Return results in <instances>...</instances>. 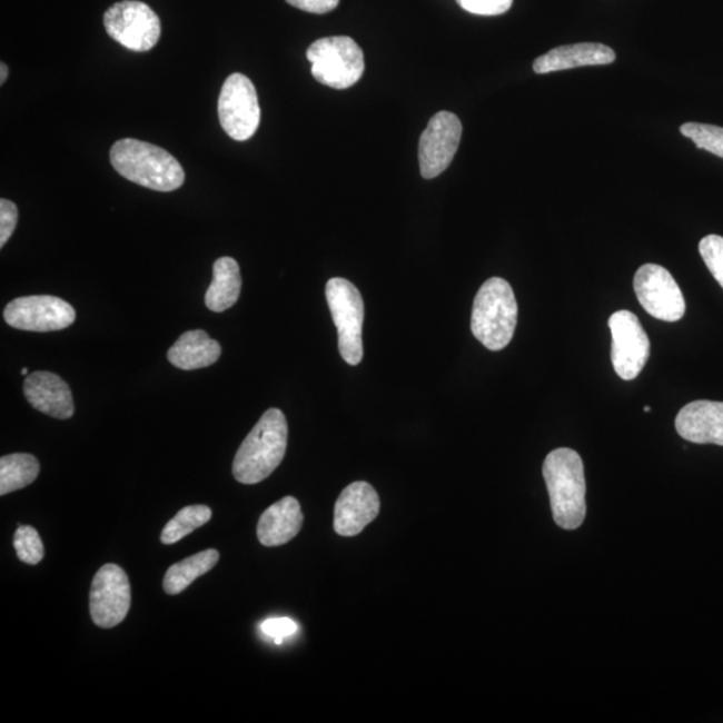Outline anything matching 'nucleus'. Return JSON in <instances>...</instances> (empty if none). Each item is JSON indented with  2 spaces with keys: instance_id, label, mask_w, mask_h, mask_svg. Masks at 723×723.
I'll return each instance as SVG.
<instances>
[{
  "instance_id": "nucleus-1",
  "label": "nucleus",
  "mask_w": 723,
  "mask_h": 723,
  "mask_svg": "<svg viewBox=\"0 0 723 723\" xmlns=\"http://www.w3.org/2000/svg\"><path fill=\"white\" fill-rule=\"evenodd\" d=\"M543 476L555 523L567 531L581 527L587 514V486L582 457L568 448L552 450L545 457Z\"/></svg>"
},
{
  "instance_id": "nucleus-2",
  "label": "nucleus",
  "mask_w": 723,
  "mask_h": 723,
  "mask_svg": "<svg viewBox=\"0 0 723 723\" xmlns=\"http://www.w3.org/2000/svg\"><path fill=\"white\" fill-rule=\"evenodd\" d=\"M111 166L125 179L157 192H172L186 181L180 162L157 145L123 138L110 149Z\"/></svg>"
},
{
  "instance_id": "nucleus-3",
  "label": "nucleus",
  "mask_w": 723,
  "mask_h": 723,
  "mask_svg": "<svg viewBox=\"0 0 723 723\" xmlns=\"http://www.w3.org/2000/svg\"><path fill=\"white\" fill-rule=\"evenodd\" d=\"M288 426L285 414L269 409L249 432L234 459L232 472L239 483L259 484L273 475L286 456Z\"/></svg>"
},
{
  "instance_id": "nucleus-4",
  "label": "nucleus",
  "mask_w": 723,
  "mask_h": 723,
  "mask_svg": "<svg viewBox=\"0 0 723 723\" xmlns=\"http://www.w3.org/2000/svg\"><path fill=\"white\" fill-rule=\"evenodd\" d=\"M514 289L502 278L486 280L478 289L472 311V333L491 351L509 345L517 325Z\"/></svg>"
},
{
  "instance_id": "nucleus-5",
  "label": "nucleus",
  "mask_w": 723,
  "mask_h": 723,
  "mask_svg": "<svg viewBox=\"0 0 723 723\" xmlns=\"http://www.w3.org/2000/svg\"><path fill=\"white\" fill-rule=\"evenodd\" d=\"M307 59L313 65L315 80L328 88H351L364 76V51L350 37L318 39L308 48Z\"/></svg>"
},
{
  "instance_id": "nucleus-6",
  "label": "nucleus",
  "mask_w": 723,
  "mask_h": 723,
  "mask_svg": "<svg viewBox=\"0 0 723 723\" xmlns=\"http://www.w3.org/2000/svg\"><path fill=\"white\" fill-rule=\"evenodd\" d=\"M326 299L334 325L337 326L341 358L346 364L357 366L364 359V341H361L364 299L351 281L341 278L327 281Z\"/></svg>"
},
{
  "instance_id": "nucleus-7",
  "label": "nucleus",
  "mask_w": 723,
  "mask_h": 723,
  "mask_svg": "<svg viewBox=\"0 0 723 723\" xmlns=\"http://www.w3.org/2000/svg\"><path fill=\"white\" fill-rule=\"evenodd\" d=\"M105 29L110 38L131 51L152 50L161 36V22L148 4L123 0L105 12Z\"/></svg>"
},
{
  "instance_id": "nucleus-8",
  "label": "nucleus",
  "mask_w": 723,
  "mask_h": 723,
  "mask_svg": "<svg viewBox=\"0 0 723 723\" xmlns=\"http://www.w3.org/2000/svg\"><path fill=\"white\" fill-rule=\"evenodd\" d=\"M221 128L236 141H247L260 123L258 93L251 80L240 72L229 76L222 85L219 105Z\"/></svg>"
},
{
  "instance_id": "nucleus-9",
  "label": "nucleus",
  "mask_w": 723,
  "mask_h": 723,
  "mask_svg": "<svg viewBox=\"0 0 723 723\" xmlns=\"http://www.w3.org/2000/svg\"><path fill=\"white\" fill-rule=\"evenodd\" d=\"M637 300L651 317L679 321L686 313V301L672 274L658 265H644L634 278Z\"/></svg>"
},
{
  "instance_id": "nucleus-10",
  "label": "nucleus",
  "mask_w": 723,
  "mask_h": 723,
  "mask_svg": "<svg viewBox=\"0 0 723 723\" xmlns=\"http://www.w3.org/2000/svg\"><path fill=\"white\" fill-rule=\"evenodd\" d=\"M463 136V123L450 111H439L420 136L418 160L420 175L430 180L449 168Z\"/></svg>"
},
{
  "instance_id": "nucleus-11",
  "label": "nucleus",
  "mask_w": 723,
  "mask_h": 723,
  "mask_svg": "<svg viewBox=\"0 0 723 723\" xmlns=\"http://www.w3.org/2000/svg\"><path fill=\"white\" fill-rule=\"evenodd\" d=\"M613 346L611 360L622 379L633 380L646 366L650 358V339L636 315L622 310L611 315L608 320Z\"/></svg>"
},
{
  "instance_id": "nucleus-12",
  "label": "nucleus",
  "mask_w": 723,
  "mask_h": 723,
  "mask_svg": "<svg viewBox=\"0 0 723 723\" xmlns=\"http://www.w3.org/2000/svg\"><path fill=\"white\" fill-rule=\"evenodd\" d=\"M131 590L127 572L116 564L98 570L90 590V616L101 628H113L127 617Z\"/></svg>"
},
{
  "instance_id": "nucleus-13",
  "label": "nucleus",
  "mask_w": 723,
  "mask_h": 723,
  "mask_svg": "<svg viewBox=\"0 0 723 723\" xmlns=\"http://www.w3.org/2000/svg\"><path fill=\"white\" fill-rule=\"evenodd\" d=\"M4 319L17 330L49 333L75 324L76 310L61 298L34 295L10 301L4 308Z\"/></svg>"
},
{
  "instance_id": "nucleus-14",
  "label": "nucleus",
  "mask_w": 723,
  "mask_h": 723,
  "mask_svg": "<svg viewBox=\"0 0 723 723\" xmlns=\"http://www.w3.org/2000/svg\"><path fill=\"white\" fill-rule=\"evenodd\" d=\"M379 508L378 493L369 483H353L340 493L335 504L334 529L339 536H357L376 521Z\"/></svg>"
},
{
  "instance_id": "nucleus-15",
  "label": "nucleus",
  "mask_w": 723,
  "mask_h": 723,
  "mask_svg": "<svg viewBox=\"0 0 723 723\" xmlns=\"http://www.w3.org/2000/svg\"><path fill=\"white\" fill-rule=\"evenodd\" d=\"M675 429L686 442L723 446V403L694 400L687 404L676 416Z\"/></svg>"
},
{
  "instance_id": "nucleus-16",
  "label": "nucleus",
  "mask_w": 723,
  "mask_h": 723,
  "mask_svg": "<svg viewBox=\"0 0 723 723\" xmlns=\"http://www.w3.org/2000/svg\"><path fill=\"white\" fill-rule=\"evenodd\" d=\"M24 397L38 412L52 418L68 419L75 414L70 387L57 374L37 372L24 380Z\"/></svg>"
},
{
  "instance_id": "nucleus-17",
  "label": "nucleus",
  "mask_w": 723,
  "mask_h": 723,
  "mask_svg": "<svg viewBox=\"0 0 723 723\" xmlns=\"http://www.w3.org/2000/svg\"><path fill=\"white\" fill-rule=\"evenodd\" d=\"M615 51L602 43H576L552 49L534 63L537 75L552 71L583 68V66H602L615 61Z\"/></svg>"
},
{
  "instance_id": "nucleus-18",
  "label": "nucleus",
  "mask_w": 723,
  "mask_h": 723,
  "mask_svg": "<svg viewBox=\"0 0 723 723\" xmlns=\"http://www.w3.org/2000/svg\"><path fill=\"white\" fill-rule=\"evenodd\" d=\"M304 525V512L297 498L288 496L273 504L261 515L258 538L265 547H279L291 542Z\"/></svg>"
},
{
  "instance_id": "nucleus-19",
  "label": "nucleus",
  "mask_w": 723,
  "mask_h": 723,
  "mask_svg": "<svg viewBox=\"0 0 723 723\" xmlns=\"http://www.w3.org/2000/svg\"><path fill=\"white\" fill-rule=\"evenodd\" d=\"M219 341L209 338L202 330L184 333L176 344L169 348L170 364L181 370H197L212 366L220 358Z\"/></svg>"
},
{
  "instance_id": "nucleus-20",
  "label": "nucleus",
  "mask_w": 723,
  "mask_h": 723,
  "mask_svg": "<svg viewBox=\"0 0 723 723\" xmlns=\"http://www.w3.org/2000/svg\"><path fill=\"white\" fill-rule=\"evenodd\" d=\"M241 293V275L238 261L232 258L217 259L214 265V280L206 294V306L210 311L222 313L238 301Z\"/></svg>"
},
{
  "instance_id": "nucleus-21",
  "label": "nucleus",
  "mask_w": 723,
  "mask_h": 723,
  "mask_svg": "<svg viewBox=\"0 0 723 723\" xmlns=\"http://www.w3.org/2000/svg\"><path fill=\"white\" fill-rule=\"evenodd\" d=\"M220 554L216 549H207L200 554L184 558L167 571L164 578V591L168 595L181 594L196 578L208 574L219 562Z\"/></svg>"
},
{
  "instance_id": "nucleus-22",
  "label": "nucleus",
  "mask_w": 723,
  "mask_h": 723,
  "mask_svg": "<svg viewBox=\"0 0 723 723\" xmlns=\"http://www.w3.org/2000/svg\"><path fill=\"white\" fill-rule=\"evenodd\" d=\"M38 475V459L28 453L0 458V495L26 488L36 482Z\"/></svg>"
},
{
  "instance_id": "nucleus-23",
  "label": "nucleus",
  "mask_w": 723,
  "mask_h": 723,
  "mask_svg": "<svg viewBox=\"0 0 723 723\" xmlns=\"http://www.w3.org/2000/svg\"><path fill=\"white\" fill-rule=\"evenodd\" d=\"M212 518V511L207 505H190L182 508L166 528L162 529L161 543L172 545L192 534Z\"/></svg>"
},
{
  "instance_id": "nucleus-24",
  "label": "nucleus",
  "mask_w": 723,
  "mask_h": 723,
  "mask_svg": "<svg viewBox=\"0 0 723 723\" xmlns=\"http://www.w3.org/2000/svg\"><path fill=\"white\" fill-rule=\"evenodd\" d=\"M681 133L692 140L696 148L723 159V128L715 125L687 122L681 127Z\"/></svg>"
},
{
  "instance_id": "nucleus-25",
  "label": "nucleus",
  "mask_w": 723,
  "mask_h": 723,
  "mask_svg": "<svg viewBox=\"0 0 723 723\" xmlns=\"http://www.w3.org/2000/svg\"><path fill=\"white\" fill-rule=\"evenodd\" d=\"M14 548L19 561L37 565L44 556L43 543L36 528L30 525H21L14 535Z\"/></svg>"
},
{
  "instance_id": "nucleus-26",
  "label": "nucleus",
  "mask_w": 723,
  "mask_h": 723,
  "mask_svg": "<svg viewBox=\"0 0 723 723\" xmlns=\"http://www.w3.org/2000/svg\"><path fill=\"white\" fill-rule=\"evenodd\" d=\"M700 254L709 271L723 288V238L719 235H709L700 242Z\"/></svg>"
},
{
  "instance_id": "nucleus-27",
  "label": "nucleus",
  "mask_w": 723,
  "mask_h": 723,
  "mask_svg": "<svg viewBox=\"0 0 723 723\" xmlns=\"http://www.w3.org/2000/svg\"><path fill=\"white\" fill-rule=\"evenodd\" d=\"M457 2L472 14L495 17L508 11L514 0H457Z\"/></svg>"
},
{
  "instance_id": "nucleus-28",
  "label": "nucleus",
  "mask_w": 723,
  "mask_h": 723,
  "mask_svg": "<svg viewBox=\"0 0 723 723\" xmlns=\"http://www.w3.org/2000/svg\"><path fill=\"white\" fill-rule=\"evenodd\" d=\"M18 225V208L10 200H0V247H4Z\"/></svg>"
},
{
  "instance_id": "nucleus-29",
  "label": "nucleus",
  "mask_w": 723,
  "mask_h": 723,
  "mask_svg": "<svg viewBox=\"0 0 723 723\" xmlns=\"http://www.w3.org/2000/svg\"><path fill=\"white\" fill-rule=\"evenodd\" d=\"M261 631L267 636L273 637L276 644H280L287 636H291L298 631V624L288 617H276L261 624Z\"/></svg>"
},
{
  "instance_id": "nucleus-30",
  "label": "nucleus",
  "mask_w": 723,
  "mask_h": 723,
  "mask_svg": "<svg viewBox=\"0 0 723 723\" xmlns=\"http://www.w3.org/2000/svg\"><path fill=\"white\" fill-rule=\"evenodd\" d=\"M286 2L311 14H327L337 9L340 0H286Z\"/></svg>"
},
{
  "instance_id": "nucleus-31",
  "label": "nucleus",
  "mask_w": 723,
  "mask_h": 723,
  "mask_svg": "<svg viewBox=\"0 0 723 723\" xmlns=\"http://www.w3.org/2000/svg\"><path fill=\"white\" fill-rule=\"evenodd\" d=\"M9 77V68L4 62L0 63V85H3Z\"/></svg>"
},
{
  "instance_id": "nucleus-32",
  "label": "nucleus",
  "mask_w": 723,
  "mask_h": 723,
  "mask_svg": "<svg viewBox=\"0 0 723 723\" xmlns=\"http://www.w3.org/2000/svg\"><path fill=\"white\" fill-rule=\"evenodd\" d=\"M22 376H26V377L29 376V369H26V367H24V369H22Z\"/></svg>"
},
{
  "instance_id": "nucleus-33",
  "label": "nucleus",
  "mask_w": 723,
  "mask_h": 723,
  "mask_svg": "<svg viewBox=\"0 0 723 723\" xmlns=\"http://www.w3.org/2000/svg\"><path fill=\"white\" fill-rule=\"evenodd\" d=\"M650 410H651L650 406L644 407V412H650Z\"/></svg>"
}]
</instances>
